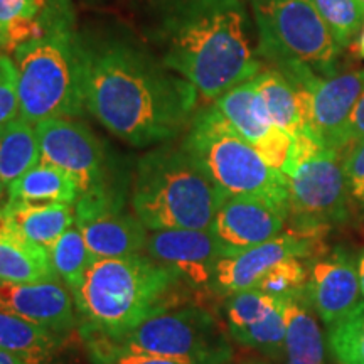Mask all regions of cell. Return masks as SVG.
<instances>
[{"instance_id": "e0dca14e", "label": "cell", "mask_w": 364, "mask_h": 364, "mask_svg": "<svg viewBox=\"0 0 364 364\" xmlns=\"http://www.w3.org/2000/svg\"><path fill=\"white\" fill-rule=\"evenodd\" d=\"M0 312L43 324L59 334L78 327L75 299L61 282L14 284L0 280Z\"/></svg>"}, {"instance_id": "f1b7e54d", "label": "cell", "mask_w": 364, "mask_h": 364, "mask_svg": "<svg viewBox=\"0 0 364 364\" xmlns=\"http://www.w3.org/2000/svg\"><path fill=\"white\" fill-rule=\"evenodd\" d=\"M236 343L257 349L272 359L284 358L285 346V316L284 304L279 299V306L260 324H255L247 329L231 334Z\"/></svg>"}, {"instance_id": "277c9868", "label": "cell", "mask_w": 364, "mask_h": 364, "mask_svg": "<svg viewBox=\"0 0 364 364\" xmlns=\"http://www.w3.org/2000/svg\"><path fill=\"white\" fill-rule=\"evenodd\" d=\"M226 198L182 145L161 144L136 162L130 201L150 231L209 230Z\"/></svg>"}, {"instance_id": "8992f818", "label": "cell", "mask_w": 364, "mask_h": 364, "mask_svg": "<svg viewBox=\"0 0 364 364\" xmlns=\"http://www.w3.org/2000/svg\"><path fill=\"white\" fill-rule=\"evenodd\" d=\"M181 145L226 196H253L289 211V177L268 166L215 105L196 113Z\"/></svg>"}, {"instance_id": "d4e9b609", "label": "cell", "mask_w": 364, "mask_h": 364, "mask_svg": "<svg viewBox=\"0 0 364 364\" xmlns=\"http://www.w3.org/2000/svg\"><path fill=\"white\" fill-rule=\"evenodd\" d=\"M41 162L36 125L17 117L0 129V179L11 186Z\"/></svg>"}, {"instance_id": "b9f144b4", "label": "cell", "mask_w": 364, "mask_h": 364, "mask_svg": "<svg viewBox=\"0 0 364 364\" xmlns=\"http://www.w3.org/2000/svg\"><path fill=\"white\" fill-rule=\"evenodd\" d=\"M257 364H260V363H257Z\"/></svg>"}, {"instance_id": "e575fe53", "label": "cell", "mask_w": 364, "mask_h": 364, "mask_svg": "<svg viewBox=\"0 0 364 364\" xmlns=\"http://www.w3.org/2000/svg\"><path fill=\"white\" fill-rule=\"evenodd\" d=\"M348 140L349 145L358 140H364V95L359 98L354 108L351 120H349V129H348Z\"/></svg>"}, {"instance_id": "6da1fadb", "label": "cell", "mask_w": 364, "mask_h": 364, "mask_svg": "<svg viewBox=\"0 0 364 364\" xmlns=\"http://www.w3.org/2000/svg\"><path fill=\"white\" fill-rule=\"evenodd\" d=\"M85 49L86 112L108 132L132 147L161 145L188 132L199 95L161 58L122 38L85 39Z\"/></svg>"}, {"instance_id": "484cf974", "label": "cell", "mask_w": 364, "mask_h": 364, "mask_svg": "<svg viewBox=\"0 0 364 364\" xmlns=\"http://www.w3.org/2000/svg\"><path fill=\"white\" fill-rule=\"evenodd\" d=\"M49 262L58 280L75 295L83 284L86 270L93 263L95 257L86 247L83 235L78 226H71L48 250Z\"/></svg>"}, {"instance_id": "4316f807", "label": "cell", "mask_w": 364, "mask_h": 364, "mask_svg": "<svg viewBox=\"0 0 364 364\" xmlns=\"http://www.w3.org/2000/svg\"><path fill=\"white\" fill-rule=\"evenodd\" d=\"M327 346L339 364H364V300L327 327Z\"/></svg>"}, {"instance_id": "ba28073f", "label": "cell", "mask_w": 364, "mask_h": 364, "mask_svg": "<svg viewBox=\"0 0 364 364\" xmlns=\"http://www.w3.org/2000/svg\"><path fill=\"white\" fill-rule=\"evenodd\" d=\"M41 161L66 171L76 181L78 201L125 204L129 176L107 144L76 118H54L36 125Z\"/></svg>"}, {"instance_id": "603a6c76", "label": "cell", "mask_w": 364, "mask_h": 364, "mask_svg": "<svg viewBox=\"0 0 364 364\" xmlns=\"http://www.w3.org/2000/svg\"><path fill=\"white\" fill-rule=\"evenodd\" d=\"M78 198V184L73 179V176L43 161L9 186L11 201L75 206Z\"/></svg>"}, {"instance_id": "83f0119b", "label": "cell", "mask_w": 364, "mask_h": 364, "mask_svg": "<svg viewBox=\"0 0 364 364\" xmlns=\"http://www.w3.org/2000/svg\"><path fill=\"white\" fill-rule=\"evenodd\" d=\"M277 306H279V299H273L258 289L241 290V292L228 295L225 297L228 332L231 336L247 327L260 324L275 311Z\"/></svg>"}, {"instance_id": "8d00e7d4", "label": "cell", "mask_w": 364, "mask_h": 364, "mask_svg": "<svg viewBox=\"0 0 364 364\" xmlns=\"http://www.w3.org/2000/svg\"><path fill=\"white\" fill-rule=\"evenodd\" d=\"M0 364H29V363L22 361L21 358L14 356V354L2 351V349H0Z\"/></svg>"}, {"instance_id": "3957f363", "label": "cell", "mask_w": 364, "mask_h": 364, "mask_svg": "<svg viewBox=\"0 0 364 364\" xmlns=\"http://www.w3.org/2000/svg\"><path fill=\"white\" fill-rule=\"evenodd\" d=\"M193 294L174 273L145 253L95 258L73 295L83 339L115 341L147 318L184 306Z\"/></svg>"}, {"instance_id": "ffe728a7", "label": "cell", "mask_w": 364, "mask_h": 364, "mask_svg": "<svg viewBox=\"0 0 364 364\" xmlns=\"http://www.w3.org/2000/svg\"><path fill=\"white\" fill-rule=\"evenodd\" d=\"M0 209L22 236L46 250L76 225V209L71 204H34L7 199Z\"/></svg>"}, {"instance_id": "7c38bea8", "label": "cell", "mask_w": 364, "mask_h": 364, "mask_svg": "<svg viewBox=\"0 0 364 364\" xmlns=\"http://www.w3.org/2000/svg\"><path fill=\"white\" fill-rule=\"evenodd\" d=\"M145 255L174 273L193 294H213L216 265L225 257L211 228L150 231Z\"/></svg>"}, {"instance_id": "d590c367", "label": "cell", "mask_w": 364, "mask_h": 364, "mask_svg": "<svg viewBox=\"0 0 364 364\" xmlns=\"http://www.w3.org/2000/svg\"><path fill=\"white\" fill-rule=\"evenodd\" d=\"M356 268H358V279H359V290H361V297H364V248L358 253L356 257Z\"/></svg>"}, {"instance_id": "8fae6325", "label": "cell", "mask_w": 364, "mask_h": 364, "mask_svg": "<svg viewBox=\"0 0 364 364\" xmlns=\"http://www.w3.org/2000/svg\"><path fill=\"white\" fill-rule=\"evenodd\" d=\"M297 90L306 130L322 147H349V120L364 95V68L332 78H322L311 70L289 80Z\"/></svg>"}, {"instance_id": "5bb4252c", "label": "cell", "mask_w": 364, "mask_h": 364, "mask_svg": "<svg viewBox=\"0 0 364 364\" xmlns=\"http://www.w3.org/2000/svg\"><path fill=\"white\" fill-rule=\"evenodd\" d=\"M289 211L253 196H228L213 221L211 231L223 255L230 257L267 243L287 228Z\"/></svg>"}, {"instance_id": "ab89813d", "label": "cell", "mask_w": 364, "mask_h": 364, "mask_svg": "<svg viewBox=\"0 0 364 364\" xmlns=\"http://www.w3.org/2000/svg\"><path fill=\"white\" fill-rule=\"evenodd\" d=\"M4 46H6V39H4V31L0 27V53H4Z\"/></svg>"}, {"instance_id": "74e56055", "label": "cell", "mask_w": 364, "mask_h": 364, "mask_svg": "<svg viewBox=\"0 0 364 364\" xmlns=\"http://www.w3.org/2000/svg\"><path fill=\"white\" fill-rule=\"evenodd\" d=\"M6 198L9 199V186L4 184L2 179H0V208L7 203Z\"/></svg>"}, {"instance_id": "836d02e7", "label": "cell", "mask_w": 364, "mask_h": 364, "mask_svg": "<svg viewBox=\"0 0 364 364\" xmlns=\"http://www.w3.org/2000/svg\"><path fill=\"white\" fill-rule=\"evenodd\" d=\"M343 172L351 203L364 211V140L353 142L346 150Z\"/></svg>"}, {"instance_id": "1f68e13d", "label": "cell", "mask_w": 364, "mask_h": 364, "mask_svg": "<svg viewBox=\"0 0 364 364\" xmlns=\"http://www.w3.org/2000/svg\"><path fill=\"white\" fill-rule=\"evenodd\" d=\"M85 343L90 351L91 364H193L152 354L122 351L103 339H85Z\"/></svg>"}, {"instance_id": "60d3db41", "label": "cell", "mask_w": 364, "mask_h": 364, "mask_svg": "<svg viewBox=\"0 0 364 364\" xmlns=\"http://www.w3.org/2000/svg\"><path fill=\"white\" fill-rule=\"evenodd\" d=\"M358 2H359V6L364 7V0H358Z\"/></svg>"}, {"instance_id": "7a4b0ae2", "label": "cell", "mask_w": 364, "mask_h": 364, "mask_svg": "<svg viewBox=\"0 0 364 364\" xmlns=\"http://www.w3.org/2000/svg\"><path fill=\"white\" fill-rule=\"evenodd\" d=\"M154 43L164 66L204 102H216L263 70L243 0H159Z\"/></svg>"}, {"instance_id": "9c48e42d", "label": "cell", "mask_w": 364, "mask_h": 364, "mask_svg": "<svg viewBox=\"0 0 364 364\" xmlns=\"http://www.w3.org/2000/svg\"><path fill=\"white\" fill-rule=\"evenodd\" d=\"M107 343L122 351L152 354L193 364H230L233 359V348L225 327L198 304L167 309L122 338Z\"/></svg>"}, {"instance_id": "44dd1931", "label": "cell", "mask_w": 364, "mask_h": 364, "mask_svg": "<svg viewBox=\"0 0 364 364\" xmlns=\"http://www.w3.org/2000/svg\"><path fill=\"white\" fill-rule=\"evenodd\" d=\"M63 348V334L29 318L0 312V349L29 364H54Z\"/></svg>"}, {"instance_id": "30bf717a", "label": "cell", "mask_w": 364, "mask_h": 364, "mask_svg": "<svg viewBox=\"0 0 364 364\" xmlns=\"http://www.w3.org/2000/svg\"><path fill=\"white\" fill-rule=\"evenodd\" d=\"M351 215L339 150L321 147L289 177L287 230L322 240Z\"/></svg>"}, {"instance_id": "4fadbf2b", "label": "cell", "mask_w": 364, "mask_h": 364, "mask_svg": "<svg viewBox=\"0 0 364 364\" xmlns=\"http://www.w3.org/2000/svg\"><path fill=\"white\" fill-rule=\"evenodd\" d=\"M324 252L326 248L322 240L307 238L285 228L284 233L267 243L220 258L211 292L225 299L241 290L255 289L262 277L285 258L299 257L309 262Z\"/></svg>"}, {"instance_id": "2e32d148", "label": "cell", "mask_w": 364, "mask_h": 364, "mask_svg": "<svg viewBox=\"0 0 364 364\" xmlns=\"http://www.w3.org/2000/svg\"><path fill=\"white\" fill-rule=\"evenodd\" d=\"M125 204L76 203V226L95 258H125L145 253L149 230Z\"/></svg>"}, {"instance_id": "7402d4cb", "label": "cell", "mask_w": 364, "mask_h": 364, "mask_svg": "<svg viewBox=\"0 0 364 364\" xmlns=\"http://www.w3.org/2000/svg\"><path fill=\"white\" fill-rule=\"evenodd\" d=\"M215 108L253 147H257L275 129L252 80L221 95L215 102Z\"/></svg>"}, {"instance_id": "d6986e66", "label": "cell", "mask_w": 364, "mask_h": 364, "mask_svg": "<svg viewBox=\"0 0 364 364\" xmlns=\"http://www.w3.org/2000/svg\"><path fill=\"white\" fill-rule=\"evenodd\" d=\"M0 280L14 284L59 282L48 250L22 236L0 209Z\"/></svg>"}, {"instance_id": "5b68a950", "label": "cell", "mask_w": 364, "mask_h": 364, "mask_svg": "<svg viewBox=\"0 0 364 364\" xmlns=\"http://www.w3.org/2000/svg\"><path fill=\"white\" fill-rule=\"evenodd\" d=\"M17 68L21 117L29 124L78 118L86 112L85 39L68 19L12 54Z\"/></svg>"}, {"instance_id": "52a82bcc", "label": "cell", "mask_w": 364, "mask_h": 364, "mask_svg": "<svg viewBox=\"0 0 364 364\" xmlns=\"http://www.w3.org/2000/svg\"><path fill=\"white\" fill-rule=\"evenodd\" d=\"M257 53L273 68L304 65L322 78L339 75L343 46L311 0H252Z\"/></svg>"}, {"instance_id": "d6a6232c", "label": "cell", "mask_w": 364, "mask_h": 364, "mask_svg": "<svg viewBox=\"0 0 364 364\" xmlns=\"http://www.w3.org/2000/svg\"><path fill=\"white\" fill-rule=\"evenodd\" d=\"M21 117L17 68L12 56L0 53V129Z\"/></svg>"}, {"instance_id": "ac0fdd59", "label": "cell", "mask_w": 364, "mask_h": 364, "mask_svg": "<svg viewBox=\"0 0 364 364\" xmlns=\"http://www.w3.org/2000/svg\"><path fill=\"white\" fill-rule=\"evenodd\" d=\"M280 300L285 316L284 364H326V339L306 290Z\"/></svg>"}, {"instance_id": "9a60e30c", "label": "cell", "mask_w": 364, "mask_h": 364, "mask_svg": "<svg viewBox=\"0 0 364 364\" xmlns=\"http://www.w3.org/2000/svg\"><path fill=\"white\" fill-rule=\"evenodd\" d=\"M306 295L317 317L329 327L361 300L356 257L336 247L309 260Z\"/></svg>"}, {"instance_id": "f35d334b", "label": "cell", "mask_w": 364, "mask_h": 364, "mask_svg": "<svg viewBox=\"0 0 364 364\" xmlns=\"http://www.w3.org/2000/svg\"><path fill=\"white\" fill-rule=\"evenodd\" d=\"M358 49H359V54L364 58V31L359 36V41H358Z\"/></svg>"}, {"instance_id": "4dcf8cb0", "label": "cell", "mask_w": 364, "mask_h": 364, "mask_svg": "<svg viewBox=\"0 0 364 364\" xmlns=\"http://www.w3.org/2000/svg\"><path fill=\"white\" fill-rule=\"evenodd\" d=\"M309 279V262L299 257H289L267 272L255 289L273 299H284L304 292Z\"/></svg>"}, {"instance_id": "cb8c5ba5", "label": "cell", "mask_w": 364, "mask_h": 364, "mask_svg": "<svg viewBox=\"0 0 364 364\" xmlns=\"http://www.w3.org/2000/svg\"><path fill=\"white\" fill-rule=\"evenodd\" d=\"M252 81L265 103L273 125L287 132L292 139L307 132L297 90L279 70H262Z\"/></svg>"}, {"instance_id": "f546056e", "label": "cell", "mask_w": 364, "mask_h": 364, "mask_svg": "<svg viewBox=\"0 0 364 364\" xmlns=\"http://www.w3.org/2000/svg\"><path fill=\"white\" fill-rule=\"evenodd\" d=\"M336 41L346 48L364 22V7L358 0H311Z\"/></svg>"}]
</instances>
